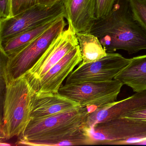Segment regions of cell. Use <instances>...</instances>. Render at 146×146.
<instances>
[{"label": "cell", "mask_w": 146, "mask_h": 146, "mask_svg": "<svg viewBox=\"0 0 146 146\" xmlns=\"http://www.w3.org/2000/svg\"><path fill=\"white\" fill-rule=\"evenodd\" d=\"M90 33L107 53L122 50L131 54L146 50V33L134 19L128 0H117L107 15L96 20Z\"/></svg>", "instance_id": "1"}, {"label": "cell", "mask_w": 146, "mask_h": 146, "mask_svg": "<svg viewBox=\"0 0 146 146\" xmlns=\"http://www.w3.org/2000/svg\"><path fill=\"white\" fill-rule=\"evenodd\" d=\"M89 113L88 108L81 106L46 117L31 119L17 145L48 146L83 129Z\"/></svg>", "instance_id": "2"}, {"label": "cell", "mask_w": 146, "mask_h": 146, "mask_svg": "<svg viewBox=\"0 0 146 146\" xmlns=\"http://www.w3.org/2000/svg\"><path fill=\"white\" fill-rule=\"evenodd\" d=\"M5 84L1 140L19 137L23 133L31 120L33 101L36 93L24 75Z\"/></svg>", "instance_id": "3"}, {"label": "cell", "mask_w": 146, "mask_h": 146, "mask_svg": "<svg viewBox=\"0 0 146 146\" xmlns=\"http://www.w3.org/2000/svg\"><path fill=\"white\" fill-rule=\"evenodd\" d=\"M65 17L57 22L42 35L12 56L1 54V76L4 83L24 76L39 60L52 42L65 29L68 23Z\"/></svg>", "instance_id": "4"}, {"label": "cell", "mask_w": 146, "mask_h": 146, "mask_svg": "<svg viewBox=\"0 0 146 146\" xmlns=\"http://www.w3.org/2000/svg\"><path fill=\"white\" fill-rule=\"evenodd\" d=\"M84 131L89 145H106L111 141L119 144H140L146 141V121L119 117L96 124Z\"/></svg>", "instance_id": "5"}, {"label": "cell", "mask_w": 146, "mask_h": 146, "mask_svg": "<svg viewBox=\"0 0 146 146\" xmlns=\"http://www.w3.org/2000/svg\"><path fill=\"white\" fill-rule=\"evenodd\" d=\"M62 17H66L64 0L50 4L39 3L17 15L1 19L0 42Z\"/></svg>", "instance_id": "6"}, {"label": "cell", "mask_w": 146, "mask_h": 146, "mask_svg": "<svg viewBox=\"0 0 146 146\" xmlns=\"http://www.w3.org/2000/svg\"><path fill=\"white\" fill-rule=\"evenodd\" d=\"M123 85L115 79L108 82L74 83L62 85L58 92L81 106L89 108L92 112L97 108L117 101Z\"/></svg>", "instance_id": "7"}, {"label": "cell", "mask_w": 146, "mask_h": 146, "mask_svg": "<svg viewBox=\"0 0 146 146\" xmlns=\"http://www.w3.org/2000/svg\"><path fill=\"white\" fill-rule=\"evenodd\" d=\"M131 59L119 53H108L106 57L91 63L82 64L69 75L65 84L83 82L111 81L127 66Z\"/></svg>", "instance_id": "8"}, {"label": "cell", "mask_w": 146, "mask_h": 146, "mask_svg": "<svg viewBox=\"0 0 146 146\" xmlns=\"http://www.w3.org/2000/svg\"><path fill=\"white\" fill-rule=\"evenodd\" d=\"M78 46L76 33L68 25L52 42L34 66L25 74L34 88L35 89L40 79L52 67Z\"/></svg>", "instance_id": "9"}, {"label": "cell", "mask_w": 146, "mask_h": 146, "mask_svg": "<svg viewBox=\"0 0 146 146\" xmlns=\"http://www.w3.org/2000/svg\"><path fill=\"white\" fill-rule=\"evenodd\" d=\"M79 46L67 53L40 79L36 87V92H58L62 83L82 62Z\"/></svg>", "instance_id": "10"}, {"label": "cell", "mask_w": 146, "mask_h": 146, "mask_svg": "<svg viewBox=\"0 0 146 146\" xmlns=\"http://www.w3.org/2000/svg\"><path fill=\"white\" fill-rule=\"evenodd\" d=\"M146 106V90L136 92L123 100L97 108L89 113L84 127H93L98 123L121 117L127 113Z\"/></svg>", "instance_id": "11"}, {"label": "cell", "mask_w": 146, "mask_h": 146, "mask_svg": "<svg viewBox=\"0 0 146 146\" xmlns=\"http://www.w3.org/2000/svg\"><path fill=\"white\" fill-rule=\"evenodd\" d=\"M65 18L76 34L90 33L96 20V0H64Z\"/></svg>", "instance_id": "12"}, {"label": "cell", "mask_w": 146, "mask_h": 146, "mask_svg": "<svg viewBox=\"0 0 146 146\" xmlns=\"http://www.w3.org/2000/svg\"><path fill=\"white\" fill-rule=\"evenodd\" d=\"M81 106L59 92H36L31 113V119L46 117Z\"/></svg>", "instance_id": "13"}, {"label": "cell", "mask_w": 146, "mask_h": 146, "mask_svg": "<svg viewBox=\"0 0 146 146\" xmlns=\"http://www.w3.org/2000/svg\"><path fill=\"white\" fill-rule=\"evenodd\" d=\"M134 92L146 90V54L131 59L127 66L114 78Z\"/></svg>", "instance_id": "14"}, {"label": "cell", "mask_w": 146, "mask_h": 146, "mask_svg": "<svg viewBox=\"0 0 146 146\" xmlns=\"http://www.w3.org/2000/svg\"><path fill=\"white\" fill-rule=\"evenodd\" d=\"M60 18L48 21L37 27L25 31L8 40L0 42L1 53L8 58L18 52L42 35Z\"/></svg>", "instance_id": "15"}, {"label": "cell", "mask_w": 146, "mask_h": 146, "mask_svg": "<svg viewBox=\"0 0 146 146\" xmlns=\"http://www.w3.org/2000/svg\"><path fill=\"white\" fill-rule=\"evenodd\" d=\"M76 35L82 59L81 64L95 62L106 56L108 53L96 36L90 33Z\"/></svg>", "instance_id": "16"}, {"label": "cell", "mask_w": 146, "mask_h": 146, "mask_svg": "<svg viewBox=\"0 0 146 146\" xmlns=\"http://www.w3.org/2000/svg\"><path fill=\"white\" fill-rule=\"evenodd\" d=\"M134 19L146 33V1L128 0Z\"/></svg>", "instance_id": "17"}, {"label": "cell", "mask_w": 146, "mask_h": 146, "mask_svg": "<svg viewBox=\"0 0 146 146\" xmlns=\"http://www.w3.org/2000/svg\"><path fill=\"white\" fill-rule=\"evenodd\" d=\"M40 3V0H11L12 17Z\"/></svg>", "instance_id": "18"}, {"label": "cell", "mask_w": 146, "mask_h": 146, "mask_svg": "<svg viewBox=\"0 0 146 146\" xmlns=\"http://www.w3.org/2000/svg\"><path fill=\"white\" fill-rule=\"evenodd\" d=\"M117 0H96L95 16L96 19L104 17L109 13Z\"/></svg>", "instance_id": "19"}, {"label": "cell", "mask_w": 146, "mask_h": 146, "mask_svg": "<svg viewBox=\"0 0 146 146\" xmlns=\"http://www.w3.org/2000/svg\"><path fill=\"white\" fill-rule=\"evenodd\" d=\"M120 117L146 121V106L127 113Z\"/></svg>", "instance_id": "20"}, {"label": "cell", "mask_w": 146, "mask_h": 146, "mask_svg": "<svg viewBox=\"0 0 146 146\" xmlns=\"http://www.w3.org/2000/svg\"><path fill=\"white\" fill-rule=\"evenodd\" d=\"M12 17L10 0H0L1 19Z\"/></svg>", "instance_id": "21"}, {"label": "cell", "mask_w": 146, "mask_h": 146, "mask_svg": "<svg viewBox=\"0 0 146 146\" xmlns=\"http://www.w3.org/2000/svg\"><path fill=\"white\" fill-rule=\"evenodd\" d=\"M58 0H40V3L44 4H50L54 3Z\"/></svg>", "instance_id": "22"}, {"label": "cell", "mask_w": 146, "mask_h": 146, "mask_svg": "<svg viewBox=\"0 0 146 146\" xmlns=\"http://www.w3.org/2000/svg\"><path fill=\"white\" fill-rule=\"evenodd\" d=\"M10 3H11V0H10Z\"/></svg>", "instance_id": "23"}, {"label": "cell", "mask_w": 146, "mask_h": 146, "mask_svg": "<svg viewBox=\"0 0 146 146\" xmlns=\"http://www.w3.org/2000/svg\"><path fill=\"white\" fill-rule=\"evenodd\" d=\"M145 1H146V0H145Z\"/></svg>", "instance_id": "24"}]
</instances>
